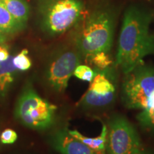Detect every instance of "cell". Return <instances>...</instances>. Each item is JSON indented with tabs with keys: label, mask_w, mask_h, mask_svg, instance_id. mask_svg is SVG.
<instances>
[{
	"label": "cell",
	"mask_w": 154,
	"mask_h": 154,
	"mask_svg": "<svg viewBox=\"0 0 154 154\" xmlns=\"http://www.w3.org/2000/svg\"><path fill=\"white\" fill-rule=\"evenodd\" d=\"M17 132L11 128H6L0 135V141L4 144H12L17 140Z\"/></svg>",
	"instance_id": "cell-18"
},
{
	"label": "cell",
	"mask_w": 154,
	"mask_h": 154,
	"mask_svg": "<svg viewBox=\"0 0 154 154\" xmlns=\"http://www.w3.org/2000/svg\"><path fill=\"white\" fill-rule=\"evenodd\" d=\"M51 144L61 154H106V151H96L73 137L66 128L57 131L51 138Z\"/></svg>",
	"instance_id": "cell-9"
},
{
	"label": "cell",
	"mask_w": 154,
	"mask_h": 154,
	"mask_svg": "<svg viewBox=\"0 0 154 154\" xmlns=\"http://www.w3.org/2000/svg\"><path fill=\"white\" fill-rule=\"evenodd\" d=\"M81 0H44L42 7L44 28L51 35H60L72 28L82 17Z\"/></svg>",
	"instance_id": "cell-5"
},
{
	"label": "cell",
	"mask_w": 154,
	"mask_h": 154,
	"mask_svg": "<svg viewBox=\"0 0 154 154\" xmlns=\"http://www.w3.org/2000/svg\"><path fill=\"white\" fill-rule=\"evenodd\" d=\"M153 94L154 66L143 63L124 74L121 99L126 108L141 110Z\"/></svg>",
	"instance_id": "cell-4"
},
{
	"label": "cell",
	"mask_w": 154,
	"mask_h": 154,
	"mask_svg": "<svg viewBox=\"0 0 154 154\" xmlns=\"http://www.w3.org/2000/svg\"><path fill=\"white\" fill-rule=\"evenodd\" d=\"M14 57L9 56L7 60L0 61V96H5L14 82L17 69L13 62Z\"/></svg>",
	"instance_id": "cell-10"
},
{
	"label": "cell",
	"mask_w": 154,
	"mask_h": 154,
	"mask_svg": "<svg viewBox=\"0 0 154 154\" xmlns=\"http://www.w3.org/2000/svg\"><path fill=\"white\" fill-rule=\"evenodd\" d=\"M152 14L139 6H131L124 13L115 65L124 74L143 63L154 54V34L150 26Z\"/></svg>",
	"instance_id": "cell-1"
},
{
	"label": "cell",
	"mask_w": 154,
	"mask_h": 154,
	"mask_svg": "<svg viewBox=\"0 0 154 154\" xmlns=\"http://www.w3.org/2000/svg\"><path fill=\"white\" fill-rule=\"evenodd\" d=\"M13 62L17 70L26 71L32 66V61L28 57V50L23 49L16 57H14Z\"/></svg>",
	"instance_id": "cell-16"
},
{
	"label": "cell",
	"mask_w": 154,
	"mask_h": 154,
	"mask_svg": "<svg viewBox=\"0 0 154 154\" xmlns=\"http://www.w3.org/2000/svg\"><path fill=\"white\" fill-rule=\"evenodd\" d=\"M57 107L43 99L32 88H26L17 102L14 116L21 124L35 130L49 128Z\"/></svg>",
	"instance_id": "cell-3"
},
{
	"label": "cell",
	"mask_w": 154,
	"mask_h": 154,
	"mask_svg": "<svg viewBox=\"0 0 154 154\" xmlns=\"http://www.w3.org/2000/svg\"><path fill=\"white\" fill-rule=\"evenodd\" d=\"M24 26L14 18L0 0V31L5 34H14L22 30Z\"/></svg>",
	"instance_id": "cell-13"
},
{
	"label": "cell",
	"mask_w": 154,
	"mask_h": 154,
	"mask_svg": "<svg viewBox=\"0 0 154 154\" xmlns=\"http://www.w3.org/2000/svg\"><path fill=\"white\" fill-rule=\"evenodd\" d=\"M115 26V11L109 6L100 7L88 15L76 37L81 54L87 59L97 53L110 52Z\"/></svg>",
	"instance_id": "cell-2"
},
{
	"label": "cell",
	"mask_w": 154,
	"mask_h": 154,
	"mask_svg": "<svg viewBox=\"0 0 154 154\" xmlns=\"http://www.w3.org/2000/svg\"><path fill=\"white\" fill-rule=\"evenodd\" d=\"M86 60L93 64L95 66V69H105L113 66V62L111 57H109V53H97L88 58Z\"/></svg>",
	"instance_id": "cell-15"
},
{
	"label": "cell",
	"mask_w": 154,
	"mask_h": 154,
	"mask_svg": "<svg viewBox=\"0 0 154 154\" xmlns=\"http://www.w3.org/2000/svg\"><path fill=\"white\" fill-rule=\"evenodd\" d=\"M81 55L78 49H66L59 53L50 63L47 80L56 91L62 93L66 90L75 69L81 63Z\"/></svg>",
	"instance_id": "cell-8"
},
{
	"label": "cell",
	"mask_w": 154,
	"mask_h": 154,
	"mask_svg": "<svg viewBox=\"0 0 154 154\" xmlns=\"http://www.w3.org/2000/svg\"><path fill=\"white\" fill-rule=\"evenodd\" d=\"M17 21L25 25L29 14V7L25 0H1Z\"/></svg>",
	"instance_id": "cell-12"
},
{
	"label": "cell",
	"mask_w": 154,
	"mask_h": 154,
	"mask_svg": "<svg viewBox=\"0 0 154 154\" xmlns=\"http://www.w3.org/2000/svg\"><path fill=\"white\" fill-rule=\"evenodd\" d=\"M74 76L79 79L90 83L95 76V71L86 65L79 64L75 69Z\"/></svg>",
	"instance_id": "cell-17"
},
{
	"label": "cell",
	"mask_w": 154,
	"mask_h": 154,
	"mask_svg": "<svg viewBox=\"0 0 154 154\" xmlns=\"http://www.w3.org/2000/svg\"><path fill=\"white\" fill-rule=\"evenodd\" d=\"M131 154H153L152 153L151 151H149L148 149H144L143 146H141V147L139 148V149H138L137 150H136L134 153H132Z\"/></svg>",
	"instance_id": "cell-20"
},
{
	"label": "cell",
	"mask_w": 154,
	"mask_h": 154,
	"mask_svg": "<svg viewBox=\"0 0 154 154\" xmlns=\"http://www.w3.org/2000/svg\"><path fill=\"white\" fill-rule=\"evenodd\" d=\"M9 51L6 46L0 45V61L7 60L9 57Z\"/></svg>",
	"instance_id": "cell-19"
},
{
	"label": "cell",
	"mask_w": 154,
	"mask_h": 154,
	"mask_svg": "<svg viewBox=\"0 0 154 154\" xmlns=\"http://www.w3.org/2000/svg\"><path fill=\"white\" fill-rule=\"evenodd\" d=\"M107 129V154H131L143 146L136 128L123 115H113Z\"/></svg>",
	"instance_id": "cell-7"
},
{
	"label": "cell",
	"mask_w": 154,
	"mask_h": 154,
	"mask_svg": "<svg viewBox=\"0 0 154 154\" xmlns=\"http://www.w3.org/2000/svg\"><path fill=\"white\" fill-rule=\"evenodd\" d=\"M95 76L78 105L98 109L109 106L115 101L117 91V74L111 66L105 69H94Z\"/></svg>",
	"instance_id": "cell-6"
},
{
	"label": "cell",
	"mask_w": 154,
	"mask_h": 154,
	"mask_svg": "<svg viewBox=\"0 0 154 154\" xmlns=\"http://www.w3.org/2000/svg\"><path fill=\"white\" fill-rule=\"evenodd\" d=\"M136 118L142 128L154 133V94L148 100L143 109L140 110Z\"/></svg>",
	"instance_id": "cell-14"
},
{
	"label": "cell",
	"mask_w": 154,
	"mask_h": 154,
	"mask_svg": "<svg viewBox=\"0 0 154 154\" xmlns=\"http://www.w3.org/2000/svg\"><path fill=\"white\" fill-rule=\"evenodd\" d=\"M67 131H68L69 134L72 135L73 137L76 138V139L80 140L81 142L88 146L91 149L96 150V151H106L108 134L107 126L106 125H103L102 126L101 132L99 136L94 138L87 137V136H84L76 130L67 129Z\"/></svg>",
	"instance_id": "cell-11"
},
{
	"label": "cell",
	"mask_w": 154,
	"mask_h": 154,
	"mask_svg": "<svg viewBox=\"0 0 154 154\" xmlns=\"http://www.w3.org/2000/svg\"><path fill=\"white\" fill-rule=\"evenodd\" d=\"M6 40H7V37H6L5 34L0 31V44L4 43V42H6Z\"/></svg>",
	"instance_id": "cell-21"
}]
</instances>
